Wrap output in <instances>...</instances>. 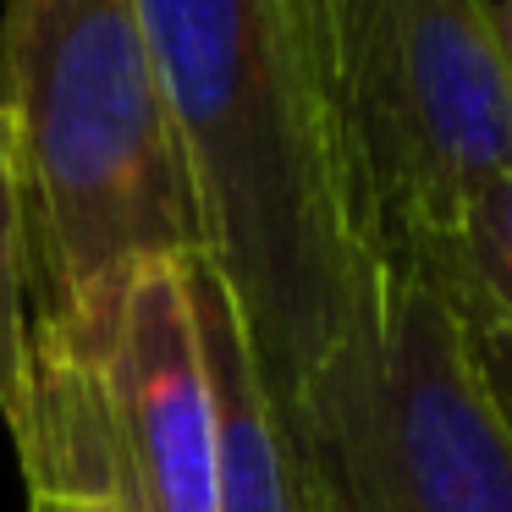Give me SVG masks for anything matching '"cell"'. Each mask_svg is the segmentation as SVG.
Segmentation results:
<instances>
[{"mask_svg":"<svg viewBox=\"0 0 512 512\" xmlns=\"http://www.w3.org/2000/svg\"><path fill=\"white\" fill-rule=\"evenodd\" d=\"M298 94L353 265L435 281L512 166L496 0H281Z\"/></svg>","mask_w":512,"mask_h":512,"instance_id":"3","label":"cell"},{"mask_svg":"<svg viewBox=\"0 0 512 512\" xmlns=\"http://www.w3.org/2000/svg\"><path fill=\"white\" fill-rule=\"evenodd\" d=\"M28 512H122L105 490H67V485H34Z\"/></svg>","mask_w":512,"mask_h":512,"instance_id":"9","label":"cell"},{"mask_svg":"<svg viewBox=\"0 0 512 512\" xmlns=\"http://www.w3.org/2000/svg\"><path fill=\"white\" fill-rule=\"evenodd\" d=\"M281 435L325 512H512V413L479 331L402 265H353Z\"/></svg>","mask_w":512,"mask_h":512,"instance_id":"4","label":"cell"},{"mask_svg":"<svg viewBox=\"0 0 512 512\" xmlns=\"http://www.w3.org/2000/svg\"><path fill=\"white\" fill-rule=\"evenodd\" d=\"M12 133L34 347H78L149 259H199V199L138 0H6Z\"/></svg>","mask_w":512,"mask_h":512,"instance_id":"1","label":"cell"},{"mask_svg":"<svg viewBox=\"0 0 512 512\" xmlns=\"http://www.w3.org/2000/svg\"><path fill=\"white\" fill-rule=\"evenodd\" d=\"M28 413H34V320H28V276H23V215L12 182V133L0 111V419L23 452Z\"/></svg>","mask_w":512,"mask_h":512,"instance_id":"8","label":"cell"},{"mask_svg":"<svg viewBox=\"0 0 512 512\" xmlns=\"http://www.w3.org/2000/svg\"><path fill=\"white\" fill-rule=\"evenodd\" d=\"M496 23H501V45H507V61H512V0L496 6Z\"/></svg>","mask_w":512,"mask_h":512,"instance_id":"12","label":"cell"},{"mask_svg":"<svg viewBox=\"0 0 512 512\" xmlns=\"http://www.w3.org/2000/svg\"><path fill=\"white\" fill-rule=\"evenodd\" d=\"M28 490H105L122 512H221L215 402L188 259H149L78 347H34Z\"/></svg>","mask_w":512,"mask_h":512,"instance_id":"5","label":"cell"},{"mask_svg":"<svg viewBox=\"0 0 512 512\" xmlns=\"http://www.w3.org/2000/svg\"><path fill=\"white\" fill-rule=\"evenodd\" d=\"M479 336L512 331V166L463 215L441 276L430 281Z\"/></svg>","mask_w":512,"mask_h":512,"instance_id":"7","label":"cell"},{"mask_svg":"<svg viewBox=\"0 0 512 512\" xmlns=\"http://www.w3.org/2000/svg\"><path fill=\"white\" fill-rule=\"evenodd\" d=\"M479 347H485L490 380H496L501 402H507V413H512V331H485V336H479Z\"/></svg>","mask_w":512,"mask_h":512,"instance_id":"10","label":"cell"},{"mask_svg":"<svg viewBox=\"0 0 512 512\" xmlns=\"http://www.w3.org/2000/svg\"><path fill=\"white\" fill-rule=\"evenodd\" d=\"M188 292L193 314H199V342L215 402L221 512H298V485H292V457L276 402H270L254 347L232 314V298L204 259H188Z\"/></svg>","mask_w":512,"mask_h":512,"instance_id":"6","label":"cell"},{"mask_svg":"<svg viewBox=\"0 0 512 512\" xmlns=\"http://www.w3.org/2000/svg\"><path fill=\"white\" fill-rule=\"evenodd\" d=\"M138 17L199 199V259L232 298L281 419L353 298L287 12L281 0H138Z\"/></svg>","mask_w":512,"mask_h":512,"instance_id":"2","label":"cell"},{"mask_svg":"<svg viewBox=\"0 0 512 512\" xmlns=\"http://www.w3.org/2000/svg\"><path fill=\"white\" fill-rule=\"evenodd\" d=\"M292 485H298V512H325V501L314 496V485L298 474V468H292Z\"/></svg>","mask_w":512,"mask_h":512,"instance_id":"11","label":"cell"}]
</instances>
